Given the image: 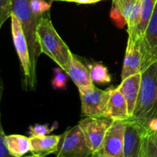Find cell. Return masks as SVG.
I'll return each instance as SVG.
<instances>
[{"instance_id": "e0dca14e", "label": "cell", "mask_w": 157, "mask_h": 157, "mask_svg": "<svg viewBox=\"0 0 157 157\" xmlns=\"http://www.w3.org/2000/svg\"><path fill=\"white\" fill-rule=\"evenodd\" d=\"M7 147L11 154L15 157H21L30 151V139L25 136L19 134H12L6 136Z\"/></svg>"}, {"instance_id": "3957f363", "label": "cell", "mask_w": 157, "mask_h": 157, "mask_svg": "<svg viewBox=\"0 0 157 157\" xmlns=\"http://www.w3.org/2000/svg\"><path fill=\"white\" fill-rule=\"evenodd\" d=\"M12 13L16 15L21 22L28 41L32 66L30 89L34 90L37 84V63L41 53L37 38V27L41 18L32 12L31 0H12Z\"/></svg>"}, {"instance_id": "603a6c76", "label": "cell", "mask_w": 157, "mask_h": 157, "mask_svg": "<svg viewBox=\"0 0 157 157\" xmlns=\"http://www.w3.org/2000/svg\"><path fill=\"white\" fill-rule=\"evenodd\" d=\"M12 13V0H0V27Z\"/></svg>"}, {"instance_id": "836d02e7", "label": "cell", "mask_w": 157, "mask_h": 157, "mask_svg": "<svg viewBox=\"0 0 157 157\" xmlns=\"http://www.w3.org/2000/svg\"><path fill=\"white\" fill-rule=\"evenodd\" d=\"M52 1H53V0H52Z\"/></svg>"}, {"instance_id": "5bb4252c", "label": "cell", "mask_w": 157, "mask_h": 157, "mask_svg": "<svg viewBox=\"0 0 157 157\" xmlns=\"http://www.w3.org/2000/svg\"><path fill=\"white\" fill-rule=\"evenodd\" d=\"M105 117L113 121H127L130 118L125 98L117 87L112 89Z\"/></svg>"}, {"instance_id": "5b68a950", "label": "cell", "mask_w": 157, "mask_h": 157, "mask_svg": "<svg viewBox=\"0 0 157 157\" xmlns=\"http://www.w3.org/2000/svg\"><path fill=\"white\" fill-rule=\"evenodd\" d=\"M127 121H113L107 131L101 147L93 157H124V133Z\"/></svg>"}, {"instance_id": "d6a6232c", "label": "cell", "mask_w": 157, "mask_h": 157, "mask_svg": "<svg viewBox=\"0 0 157 157\" xmlns=\"http://www.w3.org/2000/svg\"><path fill=\"white\" fill-rule=\"evenodd\" d=\"M89 157H93V156H89Z\"/></svg>"}, {"instance_id": "7c38bea8", "label": "cell", "mask_w": 157, "mask_h": 157, "mask_svg": "<svg viewBox=\"0 0 157 157\" xmlns=\"http://www.w3.org/2000/svg\"><path fill=\"white\" fill-rule=\"evenodd\" d=\"M141 62L142 57L139 40L136 42L127 41V50L121 74L122 81L128 77L140 73Z\"/></svg>"}, {"instance_id": "f546056e", "label": "cell", "mask_w": 157, "mask_h": 157, "mask_svg": "<svg viewBox=\"0 0 157 157\" xmlns=\"http://www.w3.org/2000/svg\"><path fill=\"white\" fill-rule=\"evenodd\" d=\"M26 157H42V156H36V155H33V156H26Z\"/></svg>"}, {"instance_id": "f1b7e54d", "label": "cell", "mask_w": 157, "mask_h": 157, "mask_svg": "<svg viewBox=\"0 0 157 157\" xmlns=\"http://www.w3.org/2000/svg\"><path fill=\"white\" fill-rule=\"evenodd\" d=\"M102 1V0H93V3H97L98 2H101Z\"/></svg>"}, {"instance_id": "6da1fadb", "label": "cell", "mask_w": 157, "mask_h": 157, "mask_svg": "<svg viewBox=\"0 0 157 157\" xmlns=\"http://www.w3.org/2000/svg\"><path fill=\"white\" fill-rule=\"evenodd\" d=\"M37 38L41 53L53 60L64 71L71 64L73 54L54 27L48 13L41 17L37 27Z\"/></svg>"}, {"instance_id": "4dcf8cb0", "label": "cell", "mask_w": 157, "mask_h": 157, "mask_svg": "<svg viewBox=\"0 0 157 157\" xmlns=\"http://www.w3.org/2000/svg\"><path fill=\"white\" fill-rule=\"evenodd\" d=\"M53 1H64V2H68L69 0H53Z\"/></svg>"}, {"instance_id": "ffe728a7", "label": "cell", "mask_w": 157, "mask_h": 157, "mask_svg": "<svg viewBox=\"0 0 157 157\" xmlns=\"http://www.w3.org/2000/svg\"><path fill=\"white\" fill-rule=\"evenodd\" d=\"M54 77L52 81V85L55 90H62L66 88L67 81V74L61 67L54 70Z\"/></svg>"}, {"instance_id": "d6986e66", "label": "cell", "mask_w": 157, "mask_h": 157, "mask_svg": "<svg viewBox=\"0 0 157 157\" xmlns=\"http://www.w3.org/2000/svg\"><path fill=\"white\" fill-rule=\"evenodd\" d=\"M142 157H157V145L149 130L144 138Z\"/></svg>"}, {"instance_id": "8fae6325", "label": "cell", "mask_w": 157, "mask_h": 157, "mask_svg": "<svg viewBox=\"0 0 157 157\" xmlns=\"http://www.w3.org/2000/svg\"><path fill=\"white\" fill-rule=\"evenodd\" d=\"M141 79H142V73L140 72L123 80L121 84L117 87L118 90L125 98L128 107V113L130 117L133 116L137 102L140 90Z\"/></svg>"}, {"instance_id": "7a4b0ae2", "label": "cell", "mask_w": 157, "mask_h": 157, "mask_svg": "<svg viewBox=\"0 0 157 157\" xmlns=\"http://www.w3.org/2000/svg\"><path fill=\"white\" fill-rule=\"evenodd\" d=\"M154 118H157V61L142 72L139 97L130 119L147 128L149 121Z\"/></svg>"}, {"instance_id": "cb8c5ba5", "label": "cell", "mask_w": 157, "mask_h": 157, "mask_svg": "<svg viewBox=\"0 0 157 157\" xmlns=\"http://www.w3.org/2000/svg\"><path fill=\"white\" fill-rule=\"evenodd\" d=\"M6 136L2 127H0V157H15L12 156L7 147Z\"/></svg>"}, {"instance_id": "4316f807", "label": "cell", "mask_w": 157, "mask_h": 157, "mask_svg": "<svg viewBox=\"0 0 157 157\" xmlns=\"http://www.w3.org/2000/svg\"><path fill=\"white\" fill-rule=\"evenodd\" d=\"M69 2H75L78 4H94L93 0H69Z\"/></svg>"}, {"instance_id": "277c9868", "label": "cell", "mask_w": 157, "mask_h": 157, "mask_svg": "<svg viewBox=\"0 0 157 157\" xmlns=\"http://www.w3.org/2000/svg\"><path fill=\"white\" fill-rule=\"evenodd\" d=\"M113 87L101 90L97 87L79 90L81 114L84 117H105L108 101Z\"/></svg>"}, {"instance_id": "d4e9b609", "label": "cell", "mask_w": 157, "mask_h": 157, "mask_svg": "<svg viewBox=\"0 0 157 157\" xmlns=\"http://www.w3.org/2000/svg\"><path fill=\"white\" fill-rule=\"evenodd\" d=\"M110 17L112 18V19L116 22V24L117 25V26L119 27H122L124 25L127 23V21L124 18V17L123 16L122 14L121 13L119 10H118L117 8L115 6H112V9H111V13H110Z\"/></svg>"}, {"instance_id": "9a60e30c", "label": "cell", "mask_w": 157, "mask_h": 157, "mask_svg": "<svg viewBox=\"0 0 157 157\" xmlns=\"http://www.w3.org/2000/svg\"><path fill=\"white\" fill-rule=\"evenodd\" d=\"M66 73L78 87V90H86L94 86L88 67H86L75 55H73L71 64Z\"/></svg>"}, {"instance_id": "44dd1931", "label": "cell", "mask_w": 157, "mask_h": 157, "mask_svg": "<svg viewBox=\"0 0 157 157\" xmlns=\"http://www.w3.org/2000/svg\"><path fill=\"white\" fill-rule=\"evenodd\" d=\"M52 4L45 0H31V7L32 12L37 16L41 18L48 13Z\"/></svg>"}, {"instance_id": "7402d4cb", "label": "cell", "mask_w": 157, "mask_h": 157, "mask_svg": "<svg viewBox=\"0 0 157 157\" xmlns=\"http://www.w3.org/2000/svg\"><path fill=\"white\" fill-rule=\"evenodd\" d=\"M55 128V124H54L52 127H49L48 124H35L29 127V133L31 136H44L52 133Z\"/></svg>"}, {"instance_id": "52a82bcc", "label": "cell", "mask_w": 157, "mask_h": 157, "mask_svg": "<svg viewBox=\"0 0 157 157\" xmlns=\"http://www.w3.org/2000/svg\"><path fill=\"white\" fill-rule=\"evenodd\" d=\"M113 121V120L104 117H87L79 122L78 125L82 130L86 144L92 152V154L101 147L104 136Z\"/></svg>"}, {"instance_id": "2e32d148", "label": "cell", "mask_w": 157, "mask_h": 157, "mask_svg": "<svg viewBox=\"0 0 157 157\" xmlns=\"http://www.w3.org/2000/svg\"><path fill=\"white\" fill-rule=\"evenodd\" d=\"M157 0H143L139 21L132 35L128 36V41L136 42L144 36L153 15Z\"/></svg>"}, {"instance_id": "484cf974", "label": "cell", "mask_w": 157, "mask_h": 157, "mask_svg": "<svg viewBox=\"0 0 157 157\" xmlns=\"http://www.w3.org/2000/svg\"><path fill=\"white\" fill-rule=\"evenodd\" d=\"M147 129L150 131L157 133V118H154L149 121V123L147 124Z\"/></svg>"}, {"instance_id": "30bf717a", "label": "cell", "mask_w": 157, "mask_h": 157, "mask_svg": "<svg viewBox=\"0 0 157 157\" xmlns=\"http://www.w3.org/2000/svg\"><path fill=\"white\" fill-rule=\"evenodd\" d=\"M147 133V127L127 120L124 133V157H142L144 138Z\"/></svg>"}, {"instance_id": "ba28073f", "label": "cell", "mask_w": 157, "mask_h": 157, "mask_svg": "<svg viewBox=\"0 0 157 157\" xmlns=\"http://www.w3.org/2000/svg\"><path fill=\"white\" fill-rule=\"evenodd\" d=\"M11 29H12V38L14 45L16 50L17 55L21 62L23 74L25 77V84L31 87L32 81V66H31L30 55L26 37L23 32L21 22L15 14L11 15Z\"/></svg>"}, {"instance_id": "9c48e42d", "label": "cell", "mask_w": 157, "mask_h": 157, "mask_svg": "<svg viewBox=\"0 0 157 157\" xmlns=\"http://www.w3.org/2000/svg\"><path fill=\"white\" fill-rule=\"evenodd\" d=\"M142 62V73L157 61V2L144 36L139 40Z\"/></svg>"}, {"instance_id": "4fadbf2b", "label": "cell", "mask_w": 157, "mask_h": 157, "mask_svg": "<svg viewBox=\"0 0 157 157\" xmlns=\"http://www.w3.org/2000/svg\"><path fill=\"white\" fill-rule=\"evenodd\" d=\"M62 135H46L44 136H31L30 151L33 155L45 157L55 153L59 150Z\"/></svg>"}, {"instance_id": "8992f818", "label": "cell", "mask_w": 157, "mask_h": 157, "mask_svg": "<svg viewBox=\"0 0 157 157\" xmlns=\"http://www.w3.org/2000/svg\"><path fill=\"white\" fill-rule=\"evenodd\" d=\"M91 155L78 124L63 133L56 157H89Z\"/></svg>"}, {"instance_id": "ac0fdd59", "label": "cell", "mask_w": 157, "mask_h": 157, "mask_svg": "<svg viewBox=\"0 0 157 157\" xmlns=\"http://www.w3.org/2000/svg\"><path fill=\"white\" fill-rule=\"evenodd\" d=\"M90 75L93 82L98 84H107L111 81V76L109 74L108 69L101 63H93L87 64Z\"/></svg>"}, {"instance_id": "83f0119b", "label": "cell", "mask_w": 157, "mask_h": 157, "mask_svg": "<svg viewBox=\"0 0 157 157\" xmlns=\"http://www.w3.org/2000/svg\"><path fill=\"white\" fill-rule=\"evenodd\" d=\"M150 132H151V131H150ZM151 134H152V136H153V140H154L155 143H156V145H157V133L151 132Z\"/></svg>"}, {"instance_id": "1f68e13d", "label": "cell", "mask_w": 157, "mask_h": 157, "mask_svg": "<svg viewBox=\"0 0 157 157\" xmlns=\"http://www.w3.org/2000/svg\"><path fill=\"white\" fill-rule=\"evenodd\" d=\"M45 1H47L48 2H49V3H51V4H52V0H45Z\"/></svg>"}]
</instances>
